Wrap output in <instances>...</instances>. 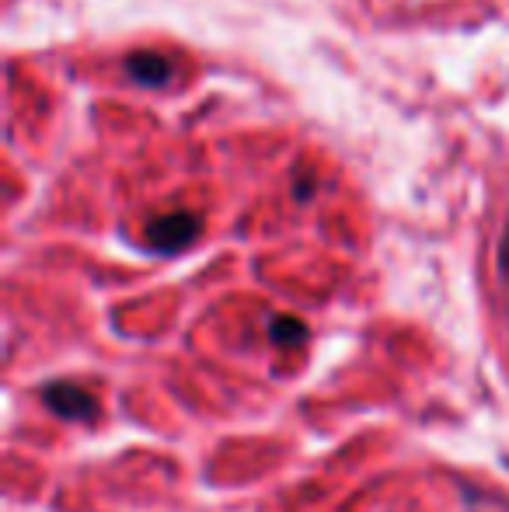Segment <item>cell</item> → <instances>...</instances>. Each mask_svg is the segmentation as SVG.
Wrapping results in <instances>:
<instances>
[{
    "label": "cell",
    "instance_id": "cell-3",
    "mask_svg": "<svg viewBox=\"0 0 509 512\" xmlns=\"http://www.w3.org/2000/svg\"><path fill=\"white\" fill-rule=\"evenodd\" d=\"M126 74L133 77L136 84H147V88H161L171 77V63L157 53H133L126 60Z\"/></svg>",
    "mask_w": 509,
    "mask_h": 512
},
{
    "label": "cell",
    "instance_id": "cell-2",
    "mask_svg": "<svg viewBox=\"0 0 509 512\" xmlns=\"http://www.w3.org/2000/svg\"><path fill=\"white\" fill-rule=\"evenodd\" d=\"M42 401H46V408L56 411L63 422H91V418H98V401L91 398L84 387L67 384V380L49 384L46 391H42Z\"/></svg>",
    "mask_w": 509,
    "mask_h": 512
},
{
    "label": "cell",
    "instance_id": "cell-1",
    "mask_svg": "<svg viewBox=\"0 0 509 512\" xmlns=\"http://www.w3.org/2000/svg\"><path fill=\"white\" fill-rule=\"evenodd\" d=\"M199 237V216L196 213H164L157 220L147 223V244L161 255H175V251L189 248L192 241Z\"/></svg>",
    "mask_w": 509,
    "mask_h": 512
},
{
    "label": "cell",
    "instance_id": "cell-4",
    "mask_svg": "<svg viewBox=\"0 0 509 512\" xmlns=\"http://www.w3.org/2000/svg\"><path fill=\"white\" fill-rule=\"evenodd\" d=\"M269 338L276 345H300L307 338V328L297 321V317H272Z\"/></svg>",
    "mask_w": 509,
    "mask_h": 512
},
{
    "label": "cell",
    "instance_id": "cell-5",
    "mask_svg": "<svg viewBox=\"0 0 509 512\" xmlns=\"http://www.w3.org/2000/svg\"><path fill=\"white\" fill-rule=\"evenodd\" d=\"M499 265H503V272L509 276V223L503 230V244H499Z\"/></svg>",
    "mask_w": 509,
    "mask_h": 512
}]
</instances>
